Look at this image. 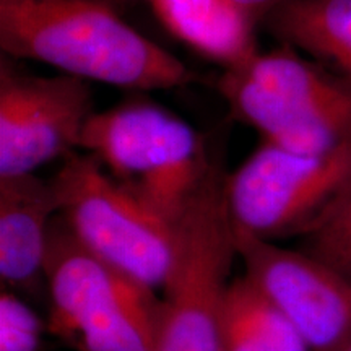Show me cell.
<instances>
[{
	"instance_id": "obj_1",
	"label": "cell",
	"mask_w": 351,
	"mask_h": 351,
	"mask_svg": "<svg viewBox=\"0 0 351 351\" xmlns=\"http://www.w3.org/2000/svg\"><path fill=\"white\" fill-rule=\"evenodd\" d=\"M0 47L85 82L173 90L195 73L103 0H0Z\"/></svg>"
},
{
	"instance_id": "obj_2",
	"label": "cell",
	"mask_w": 351,
	"mask_h": 351,
	"mask_svg": "<svg viewBox=\"0 0 351 351\" xmlns=\"http://www.w3.org/2000/svg\"><path fill=\"white\" fill-rule=\"evenodd\" d=\"M218 90L263 142L301 155L351 142V78L307 62L287 44L225 69Z\"/></svg>"
},
{
	"instance_id": "obj_3",
	"label": "cell",
	"mask_w": 351,
	"mask_h": 351,
	"mask_svg": "<svg viewBox=\"0 0 351 351\" xmlns=\"http://www.w3.org/2000/svg\"><path fill=\"white\" fill-rule=\"evenodd\" d=\"M44 287L47 333L77 351H155L160 298L75 238L62 215L51 225Z\"/></svg>"
},
{
	"instance_id": "obj_4",
	"label": "cell",
	"mask_w": 351,
	"mask_h": 351,
	"mask_svg": "<svg viewBox=\"0 0 351 351\" xmlns=\"http://www.w3.org/2000/svg\"><path fill=\"white\" fill-rule=\"evenodd\" d=\"M226 178L213 153L207 174L176 221L155 351H223V314L238 257Z\"/></svg>"
},
{
	"instance_id": "obj_5",
	"label": "cell",
	"mask_w": 351,
	"mask_h": 351,
	"mask_svg": "<svg viewBox=\"0 0 351 351\" xmlns=\"http://www.w3.org/2000/svg\"><path fill=\"white\" fill-rule=\"evenodd\" d=\"M80 150L171 223L182 215L213 158L194 127L148 101L95 112L83 129Z\"/></svg>"
},
{
	"instance_id": "obj_6",
	"label": "cell",
	"mask_w": 351,
	"mask_h": 351,
	"mask_svg": "<svg viewBox=\"0 0 351 351\" xmlns=\"http://www.w3.org/2000/svg\"><path fill=\"white\" fill-rule=\"evenodd\" d=\"M51 182L59 213L86 249L143 287L163 288L176 223L145 207L85 152L62 160Z\"/></svg>"
},
{
	"instance_id": "obj_7",
	"label": "cell",
	"mask_w": 351,
	"mask_h": 351,
	"mask_svg": "<svg viewBox=\"0 0 351 351\" xmlns=\"http://www.w3.org/2000/svg\"><path fill=\"white\" fill-rule=\"evenodd\" d=\"M351 187V142L322 155H301L262 142L228 173L226 199L239 228L265 241L306 238Z\"/></svg>"
},
{
	"instance_id": "obj_8",
	"label": "cell",
	"mask_w": 351,
	"mask_h": 351,
	"mask_svg": "<svg viewBox=\"0 0 351 351\" xmlns=\"http://www.w3.org/2000/svg\"><path fill=\"white\" fill-rule=\"evenodd\" d=\"M93 96L82 78L38 77L0 64V178L34 174L80 150Z\"/></svg>"
},
{
	"instance_id": "obj_9",
	"label": "cell",
	"mask_w": 351,
	"mask_h": 351,
	"mask_svg": "<svg viewBox=\"0 0 351 351\" xmlns=\"http://www.w3.org/2000/svg\"><path fill=\"white\" fill-rule=\"evenodd\" d=\"M236 252L254 287L300 332L311 351L351 343V282L302 249H285L234 223Z\"/></svg>"
},
{
	"instance_id": "obj_10",
	"label": "cell",
	"mask_w": 351,
	"mask_h": 351,
	"mask_svg": "<svg viewBox=\"0 0 351 351\" xmlns=\"http://www.w3.org/2000/svg\"><path fill=\"white\" fill-rule=\"evenodd\" d=\"M59 200L51 181L36 174L0 178V278L2 288L36 293Z\"/></svg>"
},
{
	"instance_id": "obj_11",
	"label": "cell",
	"mask_w": 351,
	"mask_h": 351,
	"mask_svg": "<svg viewBox=\"0 0 351 351\" xmlns=\"http://www.w3.org/2000/svg\"><path fill=\"white\" fill-rule=\"evenodd\" d=\"M168 32L225 69L257 54V25L231 0H152Z\"/></svg>"
},
{
	"instance_id": "obj_12",
	"label": "cell",
	"mask_w": 351,
	"mask_h": 351,
	"mask_svg": "<svg viewBox=\"0 0 351 351\" xmlns=\"http://www.w3.org/2000/svg\"><path fill=\"white\" fill-rule=\"evenodd\" d=\"M262 25L351 78V0H285Z\"/></svg>"
},
{
	"instance_id": "obj_13",
	"label": "cell",
	"mask_w": 351,
	"mask_h": 351,
	"mask_svg": "<svg viewBox=\"0 0 351 351\" xmlns=\"http://www.w3.org/2000/svg\"><path fill=\"white\" fill-rule=\"evenodd\" d=\"M223 351H311L309 346L247 276L230 285L223 314Z\"/></svg>"
},
{
	"instance_id": "obj_14",
	"label": "cell",
	"mask_w": 351,
	"mask_h": 351,
	"mask_svg": "<svg viewBox=\"0 0 351 351\" xmlns=\"http://www.w3.org/2000/svg\"><path fill=\"white\" fill-rule=\"evenodd\" d=\"M301 249L351 282V187L326 221L302 238Z\"/></svg>"
},
{
	"instance_id": "obj_15",
	"label": "cell",
	"mask_w": 351,
	"mask_h": 351,
	"mask_svg": "<svg viewBox=\"0 0 351 351\" xmlns=\"http://www.w3.org/2000/svg\"><path fill=\"white\" fill-rule=\"evenodd\" d=\"M47 322L16 291L0 293V351H41Z\"/></svg>"
},
{
	"instance_id": "obj_16",
	"label": "cell",
	"mask_w": 351,
	"mask_h": 351,
	"mask_svg": "<svg viewBox=\"0 0 351 351\" xmlns=\"http://www.w3.org/2000/svg\"><path fill=\"white\" fill-rule=\"evenodd\" d=\"M247 19L256 25H262L270 12H274L285 0H231Z\"/></svg>"
},
{
	"instance_id": "obj_17",
	"label": "cell",
	"mask_w": 351,
	"mask_h": 351,
	"mask_svg": "<svg viewBox=\"0 0 351 351\" xmlns=\"http://www.w3.org/2000/svg\"><path fill=\"white\" fill-rule=\"evenodd\" d=\"M343 351H351V343H350V345H348V346H346V348H345V350H343Z\"/></svg>"
},
{
	"instance_id": "obj_18",
	"label": "cell",
	"mask_w": 351,
	"mask_h": 351,
	"mask_svg": "<svg viewBox=\"0 0 351 351\" xmlns=\"http://www.w3.org/2000/svg\"><path fill=\"white\" fill-rule=\"evenodd\" d=\"M148 2H152V0H148Z\"/></svg>"
}]
</instances>
